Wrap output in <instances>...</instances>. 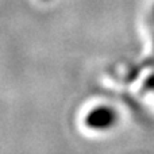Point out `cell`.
Masks as SVG:
<instances>
[{
  "mask_svg": "<svg viewBox=\"0 0 154 154\" xmlns=\"http://www.w3.org/2000/svg\"><path fill=\"white\" fill-rule=\"evenodd\" d=\"M116 111L109 107H97L87 115L85 123L92 130H108L116 123Z\"/></svg>",
  "mask_w": 154,
  "mask_h": 154,
  "instance_id": "1",
  "label": "cell"
}]
</instances>
